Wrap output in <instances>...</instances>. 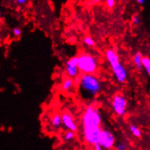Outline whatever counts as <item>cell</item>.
<instances>
[{
  "label": "cell",
  "instance_id": "obj_1",
  "mask_svg": "<svg viewBox=\"0 0 150 150\" xmlns=\"http://www.w3.org/2000/svg\"><path fill=\"white\" fill-rule=\"evenodd\" d=\"M101 117L99 109L93 105L88 106L82 116L83 135L87 143L95 145L98 143L100 128Z\"/></svg>",
  "mask_w": 150,
  "mask_h": 150
},
{
  "label": "cell",
  "instance_id": "obj_2",
  "mask_svg": "<svg viewBox=\"0 0 150 150\" xmlns=\"http://www.w3.org/2000/svg\"><path fill=\"white\" fill-rule=\"evenodd\" d=\"M79 85L81 94L85 98H93L101 89L99 80L93 74H82Z\"/></svg>",
  "mask_w": 150,
  "mask_h": 150
},
{
  "label": "cell",
  "instance_id": "obj_3",
  "mask_svg": "<svg viewBox=\"0 0 150 150\" xmlns=\"http://www.w3.org/2000/svg\"><path fill=\"white\" fill-rule=\"evenodd\" d=\"M106 57L107 61L109 62L111 66L112 71L115 74L116 79L120 82H124L127 78V71L122 65L121 63H120L119 58H118L117 54L116 53L115 50L112 49L106 50Z\"/></svg>",
  "mask_w": 150,
  "mask_h": 150
},
{
  "label": "cell",
  "instance_id": "obj_4",
  "mask_svg": "<svg viewBox=\"0 0 150 150\" xmlns=\"http://www.w3.org/2000/svg\"><path fill=\"white\" fill-rule=\"evenodd\" d=\"M78 68L83 74H93L98 69L96 58L88 53H82L77 56Z\"/></svg>",
  "mask_w": 150,
  "mask_h": 150
},
{
  "label": "cell",
  "instance_id": "obj_5",
  "mask_svg": "<svg viewBox=\"0 0 150 150\" xmlns=\"http://www.w3.org/2000/svg\"><path fill=\"white\" fill-rule=\"evenodd\" d=\"M127 100L121 94H116L112 98V107L115 113L119 116H124L126 112Z\"/></svg>",
  "mask_w": 150,
  "mask_h": 150
},
{
  "label": "cell",
  "instance_id": "obj_6",
  "mask_svg": "<svg viewBox=\"0 0 150 150\" xmlns=\"http://www.w3.org/2000/svg\"><path fill=\"white\" fill-rule=\"evenodd\" d=\"M115 143V138L110 131L107 130H102L98 139V144L103 149H110L114 146Z\"/></svg>",
  "mask_w": 150,
  "mask_h": 150
},
{
  "label": "cell",
  "instance_id": "obj_7",
  "mask_svg": "<svg viewBox=\"0 0 150 150\" xmlns=\"http://www.w3.org/2000/svg\"><path fill=\"white\" fill-rule=\"evenodd\" d=\"M66 71L67 74L71 78H76L79 74V68H78V58L72 57L67 61L66 64Z\"/></svg>",
  "mask_w": 150,
  "mask_h": 150
},
{
  "label": "cell",
  "instance_id": "obj_8",
  "mask_svg": "<svg viewBox=\"0 0 150 150\" xmlns=\"http://www.w3.org/2000/svg\"><path fill=\"white\" fill-rule=\"evenodd\" d=\"M62 122L64 125L69 130L75 132L77 130V125L74 122V119L71 115L69 113H64L62 115Z\"/></svg>",
  "mask_w": 150,
  "mask_h": 150
},
{
  "label": "cell",
  "instance_id": "obj_9",
  "mask_svg": "<svg viewBox=\"0 0 150 150\" xmlns=\"http://www.w3.org/2000/svg\"><path fill=\"white\" fill-rule=\"evenodd\" d=\"M74 85L75 84H74V79L71 77H68L64 79L61 88H62V90L64 91L68 92V91H69L70 90L72 89V88L74 87Z\"/></svg>",
  "mask_w": 150,
  "mask_h": 150
},
{
  "label": "cell",
  "instance_id": "obj_10",
  "mask_svg": "<svg viewBox=\"0 0 150 150\" xmlns=\"http://www.w3.org/2000/svg\"><path fill=\"white\" fill-rule=\"evenodd\" d=\"M51 123L52 126L55 129H58V127H61L62 122V115H60L59 114H55L52 116L51 119Z\"/></svg>",
  "mask_w": 150,
  "mask_h": 150
},
{
  "label": "cell",
  "instance_id": "obj_11",
  "mask_svg": "<svg viewBox=\"0 0 150 150\" xmlns=\"http://www.w3.org/2000/svg\"><path fill=\"white\" fill-rule=\"evenodd\" d=\"M143 58L144 57L142 56V53L139 52H136L134 55V58H133L134 64L139 70H142V67H143V64H142V59H143Z\"/></svg>",
  "mask_w": 150,
  "mask_h": 150
},
{
  "label": "cell",
  "instance_id": "obj_12",
  "mask_svg": "<svg viewBox=\"0 0 150 150\" xmlns=\"http://www.w3.org/2000/svg\"><path fill=\"white\" fill-rule=\"evenodd\" d=\"M142 64L150 76V58L148 57H144L142 59Z\"/></svg>",
  "mask_w": 150,
  "mask_h": 150
},
{
  "label": "cell",
  "instance_id": "obj_13",
  "mask_svg": "<svg viewBox=\"0 0 150 150\" xmlns=\"http://www.w3.org/2000/svg\"><path fill=\"white\" fill-rule=\"evenodd\" d=\"M130 130L133 133V136H136V137H140L141 135H142V132L139 130V127L134 125H131L130 126Z\"/></svg>",
  "mask_w": 150,
  "mask_h": 150
},
{
  "label": "cell",
  "instance_id": "obj_14",
  "mask_svg": "<svg viewBox=\"0 0 150 150\" xmlns=\"http://www.w3.org/2000/svg\"><path fill=\"white\" fill-rule=\"evenodd\" d=\"M83 42L87 46H88V47H93V46L95 45V42H94V40H93L92 37H89V36L85 37V38H84Z\"/></svg>",
  "mask_w": 150,
  "mask_h": 150
},
{
  "label": "cell",
  "instance_id": "obj_15",
  "mask_svg": "<svg viewBox=\"0 0 150 150\" xmlns=\"http://www.w3.org/2000/svg\"><path fill=\"white\" fill-rule=\"evenodd\" d=\"M75 136L74 132L71 131V130H68L67 132H66V133L64 136V139L65 141H70L71 139H73Z\"/></svg>",
  "mask_w": 150,
  "mask_h": 150
},
{
  "label": "cell",
  "instance_id": "obj_16",
  "mask_svg": "<svg viewBox=\"0 0 150 150\" xmlns=\"http://www.w3.org/2000/svg\"><path fill=\"white\" fill-rule=\"evenodd\" d=\"M13 34H14L15 37H19L21 35L22 31H21V30L19 28H15L14 29H13Z\"/></svg>",
  "mask_w": 150,
  "mask_h": 150
},
{
  "label": "cell",
  "instance_id": "obj_17",
  "mask_svg": "<svg viewBox=\"0 0 150 150\" xmlns=\"http://www.w3.org/2000/svg\"><path fill=\"white\" fill-rule=\"evenodd\" d=\"M132 22H133V23L134 25H139V23H140V18H139V16H133V18H132Z\"/></svg>",
  "mask_w": 150,
  "mask_h": 150
},
{
  "label": "cell",
  "instance_id": "obj_18",
  "mask_svg": "<svg viewBox=\"0 0 150 150\" xmlns=\"http://www.w3.org/2000/svg\"><path fill=\"white\" fill-rule=\"evenodd\" d=\"M127 149V146L123 143L118 144L116 146V150H126Z\"/></svg>",
  "mask_w": 150,
  "mask_h": 150
},
{
  "label": "cell",
  "instance_id": "obj_19",
  "mask_svg": "<svg viewBox=\"0 0 150 150\" xmlns=\"http://www.w3.org/2000/svg\"><path fill=\"white\" fill-rule=\"evenodd\" d=\"M115 1L114 0H107L106 1V6H107L109 8H112V7L115 6Z\"/></svg>",
  "mask_w": 150,
  "mask_h": 150
},
{
  "label": "cell",
  "instance_id": "obj_20",
  "mask_svg": "<svg viewBox=\"0 0 150 150\" xmlns=\"http://www.w3.org/2000/svg\"><path fill=\"white\" fill-rule=\"evenodd\" d=\"M26 2V0H17V1H16V4H17L18 5H23V4H25Z\"/></svg>",
  "mask_w": 150,
  "mask_h": 150
},
{
  "label": "cell",
  "instance_id": "obj_21",
  "mask_svg": "<svg viewBox=\"0 0 150 150\" xmlns=\"http://www.w3.org/2000/svg\"><path fill=\"white\" fill-rule=\"evenodd\" d=\"M94 148H95V150H103L101 146L98 144H96L94 145Z\"/></svg>",
  "mask_w": 150,
  "mask_h": 150
},
{
  "label": "cell",
  "instance_id": "obj_22",
  "mask_svg": "<svg viewBox=\"0 0 150 150\" xmlns=\"http://www.w3.org/2000/svg\"><path fill=\"white\" fill-rule=\"evenodd\" d=\"M137 2L140 4H143L145 3V0H137Z\"/></svg>",
  "mask_w": 150,
  "mask_h": 150
}]
</instances>
